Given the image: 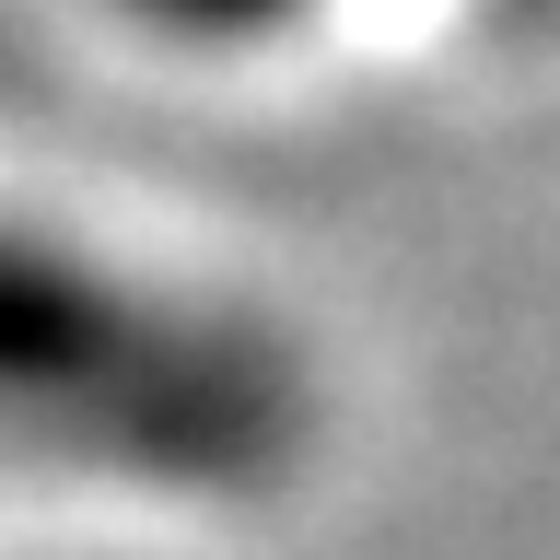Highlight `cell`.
<instances>
[{"mask_svg":"<svg viewBox=\"0 0 560 560\" xmlns=\"http://www.w3.org/2000/svg\"><path fill=\"white\" fill-rule=\"evenodd\" d=\"M0 385H47L70 409H129L164 444H245L269 420V397L234 362H210L199 339L129 327L117 304H82V292H47L12 269H0Z\"/></svg>","mask_w":560,"mask_h":560,"instance_id":"1","label":"cell"}]
</instances>
